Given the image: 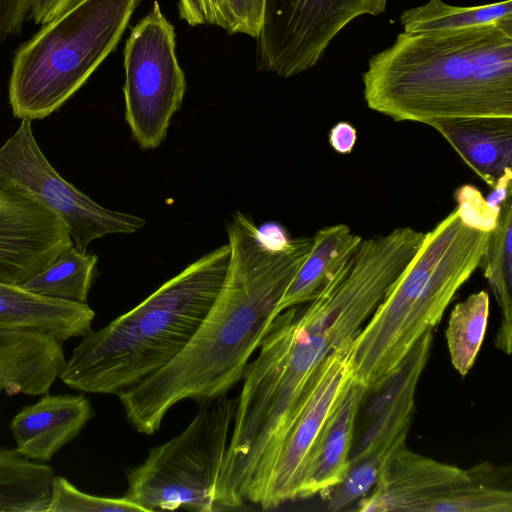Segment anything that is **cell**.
Segmentation results:
<instances>
[{"instance_id": "obj_1", "label": "cell", "mask_w": 512, "mask_h": 512, "mask_svg": "<svg viewBox=\"0 0 512 512\" xmlns=\"http://www.w3.org/2000/svg\"><path fill=\"white\" fill-rule=\"evenodd\" d=\"M226 230L228 269L198 329L166 367L118 395L128 423L141 434L157 432L177 403L210 401L238 384L313 241L290 238L281 227L269 235L239 211Z\"/></svg>"}, {"instance_id": "obj_2", "label": "cell", "mask_w": 512, "mask_h": 512, "mask_svg": "<svg viewBox=\"0 0 512 512\" xmlns=\"http://www.w3.org/2000/svg\"><path fill=\"white\" fill-rule=\"evenodd\" d=\"M358 319L318 296L277 314L242 374L229 444L215 489L217 511L261 504L284 438L326 357L354 338Z\"/></svg>"}, {"instance_id": "obj_3", "label": "cell", "mask_w": 512, "mask_h": 512, "mask_svg": "<svg viewBox=\"0 0 512 512\" xmlns=\"http://www.w3.org/2000/svg\"><path fill=\"white\" fill-rule=\"evenodd\" d=\"M367 106L395 121L512 118V18L405 33L362 74Z\"/></svg>"}, {"instance_id": "obj_4", "label": "cell", "mask_w": 512, "mask_h": 512, "mask_svg": "<svg viewBox=\"0 0 512 512\" xmlns=\"http://www.w3.org/2000/svg\"><path fill=\"white\" fill-rule=\"evenodd\" d=\"M225 244L194 261L133 309L89 329L59 374L72 389L119 395L166 367L187 345L222 287Z\"/></svg>"}, {"instance_id": "obj_5", "label": "cell", "mask_w": 512, "mask_h": 512, "mask_svg": "<svg viewBox=\"0 0 512 512\" xmlns=\"http://www.w3.org/2000/svg\"><path fill=\"white\" fill-rule=\"evenodd\" d=\"M489 233L466 226L454 209L424 234L417 252L354 337V380L385 389L420 338L441 321L457 291L480 267Z\"/></svg>"}, {"instance_id": "obj_6", "label": "cell", "mask_w": 512, "mask_h": 512, "mask_svg": "<svg viewBox=\"0 0 512 512\" xmlns=\"http://www.w3.org/2000/svg\"><path fill=\"white\" fill-rule=\"evenodd\" d=\"M141 0H76L16 50L8 85L19 119L57 111L116 48Z\"/></svg>"}, {"instance_id": "obj_7", "label": "cell", "mask_w": 512, "mask_h": 512, "mask_svg": "<svg viewBox=\"0 0 512 512\" xmlns=\"http://www.w3.org/2000/svg\"><path fill=\"white\" fill-rule=\"evenodd\" d=\"M188 426L150 449L126 470L123 495L144 512L185 509L217 511L215 489L229 444L237 398L226 395L199 403Z\"/></svg>"}, {"instance_id": "obj_8", "label": "cell", "mask_w": 512, "mask_h": 512, "mask_svg": "<svg viewBox=\"0 0 512 512\" xmlns=\"http://www.w3.org/2000/svg\"><path fill=\"white\" fill-rule=\"evenodd\" d=\"M123 54L126 122L141 148L155 149L165 140L186 91L175 53L174 26L157 0L131 30Z\"/></svg>"}, {"instance_id": "obj_9", "label": "cell", "mask_w": 512, "mask_h": 512, "mask_svg": "<svg viewBox=\"0 0 512 512\" xmlns=\"http://www.w3.org/2000/svg\"><path fill=\"white\" fill-rule=\"evenodd\" d=\"M388 0H264L256 66L289 78L314 67L334 38L360 16H379Z\"/></svg>"}, {"instance_id": "obj_10", "label": "cell", "mask_w": 512, "mask_h": 512, "mask_svg": "<svg viewBox=\"0 0 512 512\" xmlns=\"http://www.w3.org/2000/svg\"><path fill=\"white\" fill-rule=\"evenodd\" d=\"M31 123L22 119L0 147V181L28 192L53 212L81 251L98 238L134 233L145 226L143 218L104 208L62 178L37 144Z\"/></svg>"}, {"instance_id": "obj_11", "label": "cell", "mask_w": 512, "mask_h": 512, "mask_svg": "<svg viewBox=\"0 0 512 512\" xmlns=\"http://www.w3.org/2000/svg\"><path fill=\"white\" fill-rule=\"evenodd\" d=\"M433 330L416 343L400 372L387 386L374 422L350 457L346 478L329 490L328 508L339 511L366 495L384 467L405 444L415 410V391L430 355ZM386 387V388H387Z\"/></svg>"}, {"instance_id": "obj_12", "label": "cell", "mask_w": 512, "mask_h": 512, "mask_svg": "<svg viewBox=\"0 0 512 512\" xmlns=\"http://www.w3.org/2000/svg\"><path fill=\"white\" fill-rule=\"evenodd\" d=\"M353 339L334 349L321 364L308 398L284 438L260 504L262 509L297 499L320 434L354 381Z\"/></svg>"}, {"instance_id": "obj_13", "label": "cell", "mask_w": 512, "mask_h": 512, "mask_svg": "<svg viewBox=\"0 0 512 512\" xmlns=\"http://www.w3.org/2000/svg\"><path fill=\"white\" fill-rule=\"evenodd\" d=\"M476 472L438 462L402 446L384 467L370 493L357 503V511L423 512L446 492L468 484Z\"/></svg>"}, {"instance_id": "obj_14", "label": "cell", "mask_w": 512, "mask_h": 512, "mask_svg": "<svg viewBox=\"0 0 512 512\" xmlns=\"http://www.w3.org/2000/svg\"><path fill=\"white\" fill-rule=\"evenodd\" d=\"M93 416L90 401L82 394H46L21 409L12 419L10 430L20 454L47 462L72 441Z\"/></svg>"}, {"instance_id": "obj_15", "label": "cell", "mask_w": 512, "mask_h": 512, "mask_svg": "<svg viewBox=\"0 0 512 512\" xmlns=\"http://www.w3.org/2000/svg\"><path fill=\"white\" fill-rule=\"evenodd\" d=\"M62 343L35 331L0 329V393L48 392L66 360Z\"/></svg>"}, {"instance_id": "obj_16", "label": "cell", "mask_w": 512, "mask_h": 512, "mask_svg": "<svg viewBox=\"0 0 512 512\" xmlns=\"http://www.w3.org/2000/svg\"><path fill=\"white\" fill-rule=\"evenodd\" d=\"M429 126L490 189L512 168V118H455L434 121Z\"/></svg>"}, {"instance_id": "obj_17", "label": "cell", "mask_w": 512, "mask_h": 512, "mask_svg": "<svg viewBox=\"0 0 512 512\" xmlns=\"http://www.w3.org/2000/svg\"><path fill=\"white\" fill-rule=\"evenodd\" d=\"M94 317L88 304L43 297L0 282V329L35 331L64 342L91 329Z\"/></svg>"}, {"instance_id": "obj_18", "label": "cell", "mask_w": 512, "mask_h": 512, "mask_svg": "<svg viewBox=\"0 0 512 512\" xmlns=\"http://www.w3.org/2000/svg\"><path fill=\"white\" fill-rule=\"evenodd\" d=\"M366 394V389L354 380L320 434L297 499L323 495L346 478L355 421Z\"/></svg>"}, {"instance_id": "obj_19", "label": "cell", "mask_w": 512, "mask_h": 512, "mask_svg": "<svg viewBox=\"0 0 512 512\" xmlns=\"http://www.w3.org/2000/svg\"><path fill=\"white\" fill-rule=\"evenodd\" d=\"M362 239L346 224L318 230L306 259L281 297L276 314L314 299L341 277L349 268Z\"/></svg>"}, {"instance_id": "obj_20", "label": "cell", "mask_w": 512, "mask_h": 512, "mask_svg": "<svg viewBox=\"0 0 512 512\" xmlns=\"http://www.w3.org/2000/svg\"><path fill=\"white\" fill-rule=\"evenodd\" d=\"M55 473L16 448H0V512H47Z\"/></svg>"}, {"instance_id": "obj_21", "label": "cell", "mask_w": 512, "mask_h": 512, "mask_svg": "<svg viewBox=\"0 0 512 512\" xmlns=\"http://www.w3.org/2000/svg\"><path fill=\"white\" fill-rule=\"evenodd\" d=\"M480 267L500 306L501 324L496 346L511 352V290H512V195L501 205L496 228L489 233Z\"/></svg>"}, {"instance_id": "obj_22", "label": "cell", "mask_w": 512, "mask_h": 512, "mask_svg": "<svg viewBox=\"0 0 512 512\" xmlns=\"http://www.w3.org/2000/svg\"><path fill=\"white\" fill-rule=\"evenodd\" d=\"M97 261L95 254H88L72 245L19 286L39 296L87 304Z\"/></svg>"}, {"instance_id": "obj_23", "label": "cell", "mask_w": 512, "mask_h": 512, "mask_svg": "<svg viewBox=\"0 0 512 512\" xmlns=\"http://www.w3.org/2000/svg\"><path fill=\"white\" fill-rule=\"evenodd\" d=\"M512 18V0L477 5L453 6L442 0L402 12L400 22L405 33L456 30Z\"/></svg>"}, {"instance_id": "obj_24", "label": "cell", "mask_w": 512, "mask_h": 512, "mask_svg": "<svg viewBox=\"0 0 512 512\" xmlns=\"http://www.w3.org/2000/svg\"><path fill=\"white\" fill-rule=\"evenodd\" d=\"M489 294L473 293L453 308L446 329L447 346L453 367L465 376L481 348L489 316Z\"/></svg>"}, {"instance_id": "obj_25", "label": "cell", "mask_w": 512, "mask_h": 512, "mask_svg": "<svg viewBox=\"0 0 512 512\" xmlns=\"http://www.w3.org/2000/svg\"><path fill=\"white\" fill-rule=\"evenodd\" d=\"M478 478L476 471L472 482L446 492L427 504L423 512H511L510 490L490 486Z\"/></svg>"}, {"instance_id": "obj_26", "label": "cell", "mask_w": 512, "mask_h": 512, "mask_svg": "<svg viewBox=\"0 0 512 512\" xmlns=\"http://www.w3.org/2000/svg\"><path fill=\"white\" fill-rule=\"evenodd\" d=\"M76 0H0V43L19 36L28 23L45 25Z\"/></svg>"}, {"instance_id": "obj_27", "label": "cell", "mask_w": 512, "mask_h": 512, "mask_svg": "<svg viewBox=\"0 0 512 512\" xmlns=\"http://www.w3.org/2000/svg\"><path fill=\"white\" fill-rule=\"evenodd\" d=\"M47 512H144L141 507L122 497H102L87 494L66 478L56 476L52 483Z\"/></svg>"}, {"instance_id": "obj_28", "label": "cell", "mask_w": 512, "mask_h": 512, "mask_svg": "<svg viewBox=\"0 0 512 512\" xmlns=\"http://www.w3.org/2000/svg\"><path fill=\"white\" fill-rule=\"evenodd\" d=\"M455 201L457 203L455 209L466 226L488 233L496 228L501 207L491 208L475 186L459 187L455 191Z\"/></svg>"}, {"instance_id": "obj_29", "label": "cell", "mask_w": 512, "mask_h": 512, "mask_svg": "<svg viewBox=\"0 0 512 512\" xmlns=\"http://www.w3.org/2000/svg\"><path fill=\"white\" fill-rule=\"evenodd\" d=\"M264 0H222L223 29L228 34L256 38L262 23Z\"/></svg>"}, {"instance_id": "obj_30", "label": "cell", "mask_w": 512, "mask_h": 512, "mask_svg": "<svg viewBox=\"0 0 512 512\" xmlns=\"http://www.w3.org/2000/svg\"><path fill=\"white\" fill-rule=\"evenodd\" d=\"M177 7L180 18L190 26L224 27L222 0H178Z\"/></svg>"}, {"instance_id": "obj_31", "label": "cell", "mask_w": 512, "mask_h": 512, "mask_svg": "<svg viewBox=\"0 0 512 512\" xmlns=\"http://www.w3.org/2000/svg\"><path fill=\"white\" fill-rule=\"evenodd\" d=\"M357 139L355 127L346 121L336 123L330 130L328 140L331 147L339 154L352 152Z\"/></svg>"}, {"instance_id": "obj_32", "label": "cell", "mask_w": 512, "mask_h": 512, "mask_svg": "<svg viewBox=\"0 0 512 512\" xmlns=\"http://www.w3.org/2000/svg\"><path fill=\"white\" fill-rule=\"evenodd\" d=\"M512 168H509L497 180L495 186L491 189V193L486 199L487 204L491 208H500L505 200L512 195L511 191Z\"/></svg>"}]
</instances>
